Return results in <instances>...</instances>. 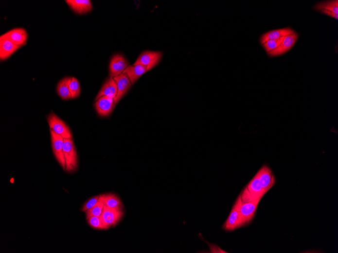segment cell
<instances>
[{
    "label": "cell",
    "instance_id": "6da1fadb",
    "mask_svg": "<svg viewBox=\"0 0 338 253\" xmlns=\"http://www.w3.org/2000/svg\"><path fill=\"white\" fill-rule=\"evenodd\" d=\"M266 194L256 174L245 187L241 196L243 203H247V202L262 199Z\"/></svg>",
    "mask_w": 338,
    "mask_h": 253
},
{
    "label": "cell",
    "instance_id": "7a4b0ae2",
    "mask_svg": "<svg viewBox=\"0 0 338 253\" xmlns=\"http://www.w3.org/2000/svg\"><path fill=\"white\" fill-rule=\"evenodd\" d=\"M241 202L240 195L233 206L229 218L223 225V229L225 231L231 232L243 226L240 213Z\"/></svg>",
    "mask_w": 338,
    "mask_h": 253
},
{
    "label": "cell",
    "instance_id": "3957f363",
    "mask_svg": "<svg viewBox=\"0 0 338 253\" xmlns=\"http://www.w3.org/2000/svg\"><path fill=\"white\" fill-rule=\"evenodd\" d=\"M63 150L66 163V170L68 172L74 171L78 167V159L76 148L71 138H64Z\"/></svg>",
    "mask_w": 338,
    "mask_h": 253
},
{
    "label": "cell",
    "instance_id": "277c9868",
    "mask_svg": "<svg viewBox=\"0 0 338 253\" xmlns=\"http://www.w3.org/2000/svg\"><path fill=\"white\" fill-rule=\"evenodd\" d=\"M123 216L124 212L122 208H112L105 206L99 218L107 230L117 224Z\"/></svg>",
    "mask_w": 338,
    "mask_h": 253
},
{
    "label": "cell",
    "instance_id": "5b68a950",
    "mask_svg": "<svg viewBox=\"0 0 338 253\" xmlns=\"http://www.w3.org/2000/svg\"><path fill=\"white\" fill-rule=\"evenodd\" d=\"M47 120L51 129L64 138H71L72 135L66 124L61 120L53 112L50 114Z\"/></svg>",
    "mask_w": 338,
    "mask_h": 253
},
{
    "label": "cell",
    "instance_id": "8992f818",
    "mask_svg": "<svg viewBox=\"0 0 338 253\" xmlns=\"http://www.w3.org/2000/svg\"><path fill=\"white\" fill-rule=\"evenodd\" d=\"M261 200L259 199L247 203H243L242 201L240 213L243 226L248 225L253 220Z\"/></svg>",
    "mask_w": 338,
    "mask_h": 253
},
{
    "label": "cell",
    "instance_id": "52a82bcc",
    "mask_svg": "<svg viewBox=\"0 0 338 253\" xmlns=\"http://www.w3.org/2000/svg\"><path fill=\"white\" fill-rule=\"evenodd\" d=\"M51 133L54 155L62 168L64 170H66V163L63 150L64 138L52 129L51 130Z\"/></svg>",
    "mask_w": 338,
    "mask_h": 253
},
{
    "label": "cell",
    "instance_id": "ba28073f",
    "mask_svg": "<svg viewBox=\"0 0 338 253\" xmlns=\"http://www.w3.org/2000/svg\"><path fill=\"white\" fill-rule=\"evenodd\" d=\"M162 56L161 52L144 51L138 58L134 66L142 65L148 67L150 69L155 67L160 62Z\"/></svg>",
    "mask_w": 338,
    "mask_h": 253
},
{
    "label": "cell",
    "instance_id": "9c48e42d",
    "mask_svg": "<svg viewBox=\"0 0 338 253\" xmlns=\"http://www.w3.org/2000/svg\"><path fill=\"white\" fill-rule=\"evenodd\" d=\"M27 32L23 28L12 30L0 37V39L8 40L15 44L23 46L26 45L28 40Z\"/></svg>",
    "mask_w": 338,
    "mask_h": 253
},
{
    "label": "cell",
    "instance_id": "30bf717a",
    "mask_svg": "<svg viewBox=\"0 0 338 253\" xmlns=\"http://www.w3.org/2000/svg\"><path fill=\"white\" fill-rule=\"evenodd\" d=\"M115 98L108 96H102L95 103V107L99 116L107 117L110 115L115 107Z\"/></svg>",
    "mask_w": 338,
    "mask_h": 253
},
{
    "label": "cell",
    "instance_id": "8fae6325",
    "mask_svg": "<svg viewBox=\"0 0 338 253\" xmlns=\"http://www.w3.org/2000/svg\"><path fill=\"white\" fill-rule=\"evenodd\" d=\"M298 37V34L295 32L292 34L285 36L282 44L277 49L268 52V55L271 57L278 56L289 51L296 43Z\"/></svg>",
    "mask_w": 338,
    "mask_h": 253
},
{
    "label": "cell",
    "instance_id": "7c38bea8",
    "mask_svg": "<svg viewBox=\"0 0 338 253\" xmlns=\"http://www.w3.org/2000/svg\"><path fill=\"white\" fill-rule=\"evenodd\" d=\"M129 65V63L122 55L114 56L111 59L109 66L110 77L115 78L122 74Z\"/></svg>",
    "mask_w": 338,
    "mask_h": 253
},
{
    "label": "cell",
    "instance_id": "4fadbf2b",
    "mask_svg": "<svg viewBox=\"0 0 338 253\" xmlns=\"http://www.w3.org/2000/svg\"><path fill=\"white\" fill-rule=\"evenodd\" d=\"M263 188L267 193L275 183L271 170L267 166H263L257 173Z\"/></svg>",
    "mask_w": 338,
    "mask_h": 253
},
{
    "label": "cell",
    "instance_id": "5bb4252c",
    "mask_svg": "<svg viewBox=\"0 0 338 253\" xmlns=\"http://www.w3.org/2000/svg\"><path fill=\"white\" fill-rule=\"evenodd\" d=\"M114 79L118 85V94L115 98V103L116 105L128 92L132 84L128 75L126 73H122L114 78Z\"/></svg>",
    "mask_w": 338,
    "mask_h": 253
},
{
    "label": "cell",
    "instance_id": "9a60e30c",
    "mask_svg": "<svg viewBox=\"0 0 338 253\" xmlns=\"http://www.w3.org/2000/svg\"><path fill=\"white\" fill-rule=\"evenodd\" d=\"M66 2L78 15L87 14L92 9V5L90 0H66Z\"/></svg>",
    "mask_w": 338,
    "mask_h": 253
},
{
    "label": "cell",
    "instance_id": "2e32d148",
    "mask_svg": "<svg viewBox=\"0 0 338 253\" xmlns=\"http://www.w3.org/2000/svg\"><path fill=\"white\" fill-rule=\"evenodd\" d=\"M118 94V85L114 78L110 77L107 80L98 94L95 100L102 96H106L115 98Z\"/></svg>",
    "mask_w": 338,
    "mask_h": 253
},
{
    "label": "cell",
    "instance_id": "e0dca14e",
    "mask_svg": "<svg viewBox=\"0 0 338 253\" xmlns=\"http://www.w3.org/2000/svg\"><path fill=\"white\" fill-rule=\"evenodd\" d=\"M20 47L8 40L0 39V59L2 61L8 59Z\"/></svg>",
    "mask_w": 338,
    "mask_h": 253
},
{
    "label": "cell",
    "instance_id": "ac0fdd59",
    "mask_svg": "<svg viewBox=\"0 0 338 253\" xmlns=\"http://www.w3.org/2000/svg\"><path fill=\"white\" fill-rule=\"evenodd\" d=\"M148 67L142 65L130 66L123 73H126L130 78L132 85L140 79L143 74L150 70Z\"/></svg>",
    "mask_w": 338,
    "mask_h": 253
},
{
    "label": "cell",
    "instance_id": "d6986e66",
    "mask_svg": "<svg viewBox=\"0 0 338 253\" xmlns=\"http://www.w3.org/2000/svg\"><path fill=\"white\" fill-rule=\"evenodd\" d=\"M294 33L295 32L290 28H285L271 31L262 35L260 39V42L261 44L263 45L269 40L280 39L281 37H285L288 35L292 34Z\"/></svg>",
    "mask_w": 338,
    "mask_h": 253
},
{
    "label": "cell",
    "instance_id": "ffe728a7",
    "mask_svg": "<svg viewBox=\"0 0 338 253\" xmlns=\"http://www.w3.org/2000/svg\"><path fill=\"white\" fill-rule=\"evenodd\" d=\"M72 78H66L61 80L57 87V91L59 96L63 100H67L71 99V96L69 90V85Z\"/></svg>",
    "mask_w": 338,
    "mask_h": 253
},
{
    "label": "cell",
    "instance_id": "44dd1931",
    "mask_svg": "<svg viewBox=\"0 0 338 253\" xmlns=\"http://www.w3.org/2000/svg\"><path fill=\"white\" fill-rule=\"evenodd\" d=\"M105 206L112 208H122V203L119 198L115 195L107 194L100 196Z\"/></svg>",
    "mask_w": 338,
    "mask_h": 253
},
{
    "label": "cell",
    "instance_id": "7402d4cb",
    "mask_svg": "<svg viewBox=\"0 0 338 253\" xmlns=\"http://www.w3.org/2000/svg\"><path fill=\"white\" fill-rule=\"evenodd\" d=\"M105 207V204L101 199H99L96 204L91 209L86 212L87 219L92 217H101Z\"/></svg>",
    "mask_w": 338,
    "mask_h": 253
},
{
    "label": "cell",
    "instance_id": "603a6c76",
    "mask_svg": "<svg viewBox=\"0 0 338 253\" xmlns=\"http://www.w3.org/2000/svg\"><path fill=\"white\" fill-rule=\"evenodd\" d=\"M315 9L317 10H326L332 11L336 14H338V1H330L318 3L316 5Z\"/></svg>",
    "mask_w": 338,
    "mask_h": 253
},
{
    "label": "cell",
    "instance_id": "cb8c5ba5",
    "mask_svg": "<svg viewBox=\"0 0 338 253\" xmlns=\"http://www.w3.org/2000/svg\"><path fill=\"white\" fill-rule=\"evenodd\" d=\"M69 90L71 96V99L78 97L81 93V87L79 81L74 78H72L69 85Z\"/></svg>",
    "mask_w": 338,
    "mask_h": 253
},
{
    "label": "cell",
    "instance_id": "d4e9b609",
    "mask_svg": "<svg viewBox=\"0 0 338 253\" xmlns=\"http://www.w3.org/2000/svg\"><path fill=\"white\" fill-rule=\"evenodd\" d=\"M284 39L285 37H282L276 40H269L262 45L266 51L268 53L271 51L277 49L282 44Z\"/></svg>",
    "mask_w": 338,
    "mask_h": 253
},
{
    "label": "cell",
    "instance_id": "484cf974",
    "mask_svg": "<svg viewBox=\"0 0 338 253\" xmlns=\"http://www.w3.org/2000/svg\"><path fill=\"white\" fill-rule=\"evenodd\" d=\"M87 220L93 228L99 230H106L99 217H92L87 219Z\"/></svg>",
    "mask_w": 338,
    "mask_h": 253
},
{
    "label": "cell",
    "instance_id": "4316f807",
    "mask_svg": "<svg viewBox=\"0 0 338 253\" xmlns=\"http://www.w3.org/2000/svg\"><path fill=\"white\" fill-rule=\"evenodd\" d=\"M99 197L100 196H97L88 201L83 207L82 211L86 212L87 211L92 208L97 203Z\"/></svg>",
    "mask_w": 338,
    "mask_h": 253
},
{
    "label": "cell",
    "instance_id": "83f0119b",
    "mask_svg": "<svg viewBox=\"0 0 338 253\" xmlns=\"http://www.w3.org/2000/svg\"><path fill=\"white\" fill-rule=\"evenodd\" d=\"M321 12L323 13V14L326 15L328 16L334 18H336V19H338V15L337 14H335V13L326 10H321Z\"/></svg>",
    "mask_w": 338,
    "mask_h": 253
}]
</instances>
